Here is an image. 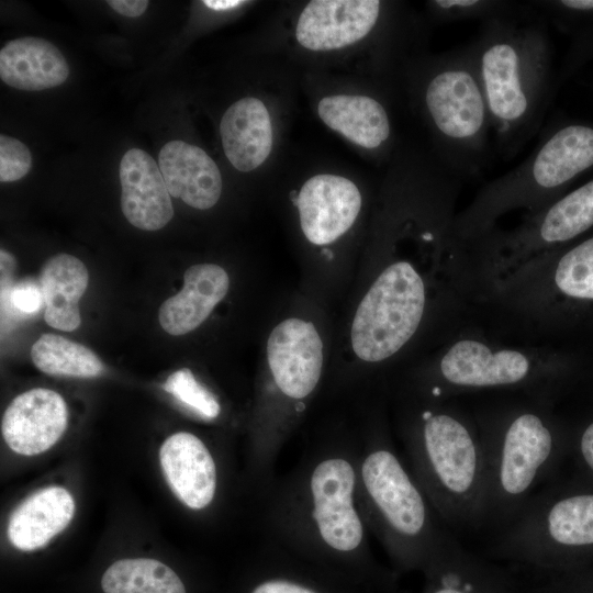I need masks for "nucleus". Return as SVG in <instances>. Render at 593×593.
Returning <instances> with one entry per match:
<instances>
[{"label":"nucleus","instance_id":"nucleus-1","mask_svg":"<svg viewBox=\"0 0 593 593\" xmlns=\"http://www.w3.org/2000/svg\"><path fill=\"white\" fill-rule=\"evenodd\" d=\"M262 499L268 542L323 564L370 560L357 443L328 439L310 446Z\"/></svg>","mask_w":593,"mask_h":593},{"label":"nucleus","instance_id":"nucleus-2","mask_svg":"<svg viewBox=\"0 0 593 593\" xmlns=\"http://www.w3.org/2000/svg\"><path fill=\"white\" fill-rule=\"evenodd\" d=\"M484 452V528L506 526L556 475L569 456V429L555 398L495 393L462 398Z\"/></svg>","mask_w":593,"mask_h":593},{"label":"nucleus","instance_id":"nucleus-3","mask_svg":"<svg viewBox=\"0 0 593 593\" xmlns=\"http://www.w3.org/2000/svg\"><path fill=\"white\" fill-rule=\"evenodd\" d=\"M469 46L496 149L512 159L541 130L550 97L546 21L527 1L513 15L483 22Z\"/></svg>","mask_w":593,"mask_h":593},{"label":"nucleus","instance_id":"nucleus-4","mask_svg":"<svg viewBox=\"0 0 593 593\" xmlns=\"http://www.w3.org/2000/svg\"><path fill=\"white\" fill-rule=\"evenodd\" d=\"M415 403L401 427L412 474L448 530L484 529V452L470 407L462 399Z\"/></svg>","mask_w":593,"mask_h":593},{"label":"nucleus","instance_id":"nucleus-5","mask_svg":"<svg viewBox=\"0 0 593 593\" xmlns=\"http://www.w3.org/2000/svg\"><path fill=\"white\" fill-rule=\"evenodd\" d=\"M560 372L550 348L515 338L475 309L447 332V342L416 396L462 399L495 393L556 398Z\"/></svg>","mask_w":593,"mask_h":593},{"label":"nucleus","instance_id":"nucleus-6","mask_svg":"<svg viewBox=\"0 0 593 593\" xmlns=\"http://www.w3.org/2000/svg\"><path fill=\"white\" fill-rule=\"evenodd\" d=\"M357 444L359 503L371 534L400 563L428 567L454 535L383 430Z\"/></svg>","mask_w":593,"mask_h":593},{"label":"nucleus","instance_id":"nucleus-7","mask_svg":"<svg viewBox=\"0 0 593 593\" xmlns=\"http://www.w3.org/2000/svg\"><path fill=\"white\" fill-rule=\"evenodd\" d=\"M591 167L593 126L570 123L542 132L527 158L485 183L467 208L458 211L456 233L467 243L497 225L506 213H536Z\"/></svg>","mask_w":593,"mask_h":593},{"label":"nucleus","instance_id":"nucleus-8","mask_svg":"<svg viewBox=\"0 0 593 593\" xmlns=\"http://www.w3.org/2000/svg\"><path fill=\"white\" fill-rule=\"evenodd\" d=\"M417 99L443 165L465 181L479 177L490 157L491 119L469 44L424 64Z\"/></svg>","mask_w":593,"mask_h":593},{"label":"nucleus","instance_id":"nucleus-9","mask_svg":"<svg viewBox=\"0 0 593 593\" xmlns=\"http://www.w3.org/2000/svg\"><path fill=\"white\" fill-rule=\"evenodd\" d=\"M494 535L490 545L499 556L582 568L593 559V486L579 479L550 483Z\"/></svg>","mask_w":593,"mask_h":593},{"label":"nucleus","instance_id":"nucleus-10","mask_svg":"<svg viewBox=\"0 0 593 593\" xmlns=\"http://www.w3.org/2000/svg\"><path fill=\"white\" fill-rule=\"evenodd\" d=\"M428 302V286L412 261L382 269L360 301L350 329L362 361L379 363L401 351L417 333Z\"/></svg>","mask_w":593,"mask_h":593},{"label":"nucleus","instance_id":"nucleus-11","mask_svg":"<svg viewBox=\"0 0 593 593\" xmlns=\"http://www.w3.org/2000/svg\"><path fill=\"white\" fill-rule=\"evenodd\" d=\"M267 361L278 393L299 404L317 388L323 370V343L313 323L290 317L267 340Z\"/></svg>","mask_w":593,"mask_h":593},{"label":"nucleus","instance_id":"nucleus-12","mask_svg":"<svg viewBox=\"0 0 593 593\" xmlns=\"http://www.w3.org/2000/svg\"><path fill=\"white\" fill-rule=\"evenodd\" d=\"M384 3L377 0H314L300 13L298 43L313 52L340 49L360 42L378 25Z\"/></svg>","mask_w":593,"mask_h":593},{"label":"nucleus","instance_id":"nucleus-13","mask_svg":"<svg viewBox=\"0 0 593 593\" xmlns=\"http://www.w3.org/2000/svg\"><path fill=\"white\" fill-rule=\"evenodd\" d=\"M361 204V193L348 178L315 175L304 182L296 198L301 230L314 245L331 244L353 226Z\"/></svg>","mask_w":593,"mask_h":593},{"label":"nucleus","instance_id":"nucleus-14","mask_svg":"<svg viewBox=\"0 0 593 593\" xmlns=\"http://www.w3.org/2000/svg\"><path fill=\"white\" fill-rule=\"evenodd\" d=\"M67 405L57 392L37 388L12 400L2 418V435L16 454L34 456L49 449L64 434Z\"/></svg>","mask_w":593,"mask_h":593},{"label":"nucleus","instance_id":"nucleus-15","mask_svg":"<svg viewBox=\"0 0 593 593\" xmlns=\"http://www.w3.org/2000/svg\"><path fill=\"white\" fill-rule=\"evenodd\" d=\"M159 458L170 489L186 506L193 511L210 506L217 489L216 463L198 436L188 432L169 436Z\"/></svg>","mask_w":593,"mask_h":593},{"label":"nucleus","instance_id":"nucleus-16","mask_svg":"<svg viewBox=\"0 0 593 593\" xmlns=\"http://www.w3.org/2000/svg\"><path fill=\"white\" fill-rule=\"evenodd\" d=\"M121 209L143 231H157L174 216L170 193L159 165L143 149L131 148L120 163Z\"/></svg>","mask_w":593,"mask_h":593},{"label":"nucleus","instance_id":"nucleus-17","mask_svg":"<svg viewBox=\"0 0 593 593\" xmlns=\"http://www.w3.org/2000/svg\"><path fill=\"white\" fill-rule=\"evenodd\" d=\"M158 164L170 195L198 210L217 203L222 176L202 148L178 139L168 142L159 152Z\"/></svg>","mask_w":593,"mask_h":593},{"label":"nucleus","instance_id":"nucleus-18","mask_svg":"<svg viewBox=\"0 0 593 593\" xmlns=\"http://www.w3.org/2000/svg\"><path fill=\"white\" fill-rule=\"evenodd\" d=\"M230 278L215 264H198L183 275V287L159 309V323L170 335H184L200 326L226 295Z\"/></svg>","mask_w":593,"mask_h":593},{"label":"nucleus","instance_id":"nucleus-19","mask_svg":"<svg viewBox=\"0 0 593 593\" xmlns=\"http://www.w3.org/2000/svg\"><path fill=\"white\" fill-rule=\"evenodd\" d=\"M220 134L224 154L238 171L255 170L272 149L269 111L254 97H245L228 107L221 120Z\"/></svg>","mask_w":593,"mask_h":593},{"label":"nucleus","instance_id":"nucleus-20","mask_svg":"<svg viewBox=\"0 0 593 593\" xmlns=\"http://www.w3.org/2000/svg\"><path fill=\"white\" fill-rule=\"evenodd\" d=\"M69 67L61 52L38 37L8 42L0 51V78L15 89L40 91L66 81Z\"/></svg>","mask_w":593,"mask_h":593},{"label":"nucleus","instance_id":"nucleus-21","mask_svg":"<svg viewBox=\"0 0 593 593\" xmlns=\"http://www.w3.org/2000/svg\"><path fill=\"white\" fill-rule=\"evenodd\" d=\"M317 113L325 125L366 149H378L392 136L385 107L366 94H332L322 98Z\"/></svg>","mask_w":593,"mask_h":593},{"label":"nucleus","instance_id":"nucleus-22","mask_svg":"<svg viewBox=\"0 0 593 593\" xmlns=\"http://www.w3.org/2000/svg\"><path fill=\"white\" fill-rule=\"evenodd\" d=\"M74 513L75 501L66 489L48 486L36 491L11 514L9 540L24 551L42 548L68 526Z\"/></svg>","mask_w":593,"mask_h":593},{"label":"nucleus","instance_id":"nucleus-23","mask_svg":"<svg viewBox=\"0 0 593 593\" xmlns=\"http://www.w3.org/2000/svg\"><path fill=\"white\" fill-rule=\"evenodd\" d=\"M89 281L83 262L69 254H58L45 261L40 286L45 301V322L53 328L71 332L81 323L79 300Z\"/></svg>","mask_w":593,"mask_h":593},{"label":"nucleus","instance_id":"nucleus-24","mask_svg":"<svg viewBox=\"0 0 593 593\" xmlns=\"http://www.w3.org/2000/svg\"><path fill=\"white\" fill-rule=\"evenodd\" d=\"M104 593H186V588L165 563L147 558L122 559L103 573Z\"/></svg>","mask_w":593,"mask_h":593},{"label":"nucleus","instance_id":"nucleus-25","mask_svg":"<svg viewBox=\"0 0 593 593\" xmlns=\"http://www.w3.org/2000/svg\"><path fill=\"white\" fill-rule=\"evenodd\" d=\"M31 358L37 369L51 376L92 378L103 371V363L88 347L52 333L33 344Z\"/></svg>","mask_w":593,"mask_h":593},{"label":"nucleus","instance_id":"nucleus-26","mask_svg":"<svg viewBox=\"0 0 593 593\" xmlns=\"http://www.w3.org/2000/svg\"><path fill=\"white\" fill-rule=\"evenodd\" d=\"M428 567L435 570L438 580L429 593H475V581L486 570L483 562L465 550L455 536Z\"/></svg>","mask_w":593,"mask_h":593},{"label":"nucleus","instance_id":"nucleus-27","mask_svg":"<svg viewBox=\"0 0 593 593\" xmlns=\"http://www.w3.org/2000/svg\"><path fill=\"white\" fill-rule=\"evenodd\" d=\"M432 15L439 22L478 20L483 22L519 12L525 2L507 0H435L428 2Z\"/></svg>","mask_w":593,"mask_h":593},{"label":"nucleus","instance_id":"nucleus-28","mask_svg":"<svg viewBox=\"0 0 593 593\" xmlns=\"http://www.w3.org/2000/svg\"><path fill=\"white\" fill-rule=\"evenodd\" d=\"M164 389L202 418L214 419L220 415L221 405L214 394L188 368L172 372L164 383Z\"/></svg>","mask_w":593,"mask_h":593},{"label":"nucleus","instance_id":"nucleus-29","mask_svg":"<svg viewBox=\"0 0 593 593\" xmlns=\"http://www.w3.org/2000/svg\"><path fill=\"white\" fill-rule=\"evenodd\" d=\"M32 168V155L19 139L0 136V181L10 182L22 179Z\"/></svg>","mask_w":593,"mask_h":593},{"label":"nucleus","instance_id":"nucleus-30","mask_svg":"<svg viewBox=\"0 0 593 593\" xmlns=\"http://www.w3.org/2000/svg\"><path fill=\"white\" fill-rule=\"evenodd\" d=\"M579 471L580 481L593 486V418L569 430V456Z\"/></svg>","mask_w":593,"mask_h":593},{"label":"nucleus","instance_id":"nucleus-31","mask_svg":"<svg viewBox=\"0 0 593 593\" xmlns=\"http://www.w3.org/2000/svg\"><path fill=\"white\" fill-rule=\"evenodd\" d=\"M7 301L14 312L22 315L36 314L45 306L41 286L31 280H23L12 286L7 293Z\"/></svg>","mask_w":593,"mask_h":593},{"label":"nucleus","instance_id":"nucleus-32","mask_svg":"<svg viewBox=\"0 0 593 593\" xmlns=\"http://www.w3.org/2000/svg\"><path fill=\"white\" fill-rule=\"evenodd\" d=\"M250 593H321L315 588L295 579L284 577L268 578L259 582Z\"/></svg>","mask_w":593,"mask_h":593},{"label":"nucleus","instance_id":"nucleus-33","mask_svg":"<svg viewBox=\"0 0 593 593\" xmlns=\"http://www.w3.org/2000/svg\"><path fill=\"white\" fill-rule=\"evenodd\" d=\"M560 591L562 593H593V569L569 570V575L560 585Z\"/></svg>","mask_w":593,"mask_h":593},{"label":"nucleus","instance_id":"nucleus-34","mask_svg":"<svg viewBox=\"0 0 593 593\" xmlns=\"http://www.w3.org/2000/svg\"><path fill=\"white\" fill-rule=\"evenodd\" d=\"M148 1L146 0H110L108 4L118 13L136 18L142 15L148 7Z\"/></svg>","mask_w":593,"mask_h":593},{"label":"nucleus","instance_id":"nucleus-35","mask_svg":"<svg viewBox=\"0 0 593 593\" xmlns=\"http://www.w3.org/2000/svg\"><path fill=\"white\" fill-rule=\"evenodd\" d=\"M244 3L245 1H240V0H205L203 1V4H205L208 8L215 11H226V10L235 9Z\"/></svg>","mask_w":593,"mask_h":593}]
</instances>
